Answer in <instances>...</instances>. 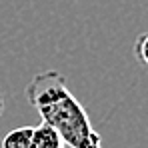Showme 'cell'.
Returning <instances> with one entry per match:
<instances>
[{"mask_svg": "<svg viewBox=\"0 0 148 148\" xmlns=\"http://www.w3.org/2000/svg\"><path fill=\"white\" fill-rule=\"evenodd\" d=\"M26 100L68 148H102V136L94 130L86 108L68 90L64 74L58 70L34 74L26 86Z\"/></svg>", "mask_w": 148, "mask_h": 148, "instance_id": "6da1fadb", "label": "cell"}, {"mask_svg": "<svg viewBox=\"0 0 148 148\" xmlns=\"http://www.w3.org/2000/svg\"><path fill=\"white\" fill-rule=\"evenodd\" d=\"M32 148H66V144L50 124L40 122L32 130Z\"/></svg>", "mask_w": 148, "mask_h": 148, "instance_id": "7a4b0ae2", "label": "cell"}, {"mask_svg": "<svg viewBox=\"0 0 148 148\" xmlns=\"http://www.w3.org/2000/svg\"><path fill=\"white\" fill-rule=\"evenodd\" d=\"M34 126H18L2 138V148H32Z\"/></svg>", "mask_w": 148, "mask_h": 148, "instance_id": "3957f363", "label": "cell"}, {"mask_svg": "<svg viewBox=\"0 0 148 148\" xmlns=\"http://www.w3.org/2000/svg\"><path fill=\"white\" fill-rule=\"evenodd\" d=\"M134 56L140 64L148 66V32L140 34L134 42Z\"/></svg>", "mask_w": 148, "mask_h": 148, "instance_id": "277c9868", "label": "cell"}, {"mask_svg": "<svg viewBox=\"0 0 148 148\" xmlns=\"http://www.w3.org/2000/svg\"><path fill=\"white\" fill-rule=\"evenodd\" d=\"M2 110H4V98H2V94H0V114H2Z\"/></svg>", "mask_w": 148, "mask_h": 148, "instance_id": "5b68a950", "label": "cell"}]
</instances>
